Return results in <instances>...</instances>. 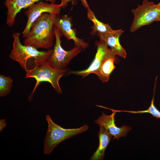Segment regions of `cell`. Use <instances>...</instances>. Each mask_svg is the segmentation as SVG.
<instances>
[{"instance_id": "cell-3", "label": "cell", "mask_w": 160, "mask_h": 160, "mask_svg": "<svg viewBox=\"0 0 160 160\" xmlns=\"http://www.w3.org/2000/svg\"><path fill=\"white\" fill-rule=\"evenodd\" d=\"M46 119L48 127L44 140V153L49 155L60 143L77 135L87 131L88 126L84 124L79 128L65 129L55 123L50 116L47 115Z\"/></svg>"}, {"instance_id": "cell-9", "label": "cell", "mask_w": 160, "mask_h": 160, "mask_svg": "<svg viewBox=\"0 0 160 160\" xmlns=\"http://www.w3.org/2000/svg\"><path fill=\"white\" fill-rule=\"evenodd\" d=\"M72 19L66 15L60 16L57 15L54 25L60 30L62 35L66 37L68 40H73L75 46L81 47L85 49L89 46V44L84 42L82 39L76 36V30L72 28Z\"/></svg>"}, {"instance_id": "cell-19", "label": "cell", "mask_w": 160, "mask_h": 160, "mask_svg": "<svg viewBox=\"0 0 160 160\" xmlns=\"http://www.w3.org/2000/svg\"><path fill=\"white\" fill-rule=\"evenodd\" d=\"M5 119L0 120V132H1L3 130L4 128L7 126Z\"/></svg>"}, {"instance_id": "cell-21", "label": "cell", "mask_w": 160, "mask_h": 160, "mask_svg": "<svg viewBox=\"0 0 160 160\" xmlns=\"http://www.w3.org/2000/svg\"><path fill=\"white\" fill-rule=\"evenodd\" d=\"M159 4H160V2L159 3H158Z\"/></svg>"}, {"instance_id": "cell-4", "label": "cell", "mask_w": 160, "mask_h": 160, "mask_svg": "<svg viewBox=\"0 0 160 160\" xmlns=\"http://www.w3.org/2000/svg\"><path fill=\"white\" fill-rule=\"evenodd\" d=\"M68 71L66 68L58 69L54 68L49 65L47 61L28 70L26 72L25 78H34L36 81L34 89L29 96L28 100L30 101L32 100L35 90L39 84L43 81L50 83L57 93L62 94L59 81L62 77L68 73Z\"/></svg>"}, {"instance_id": "cell-1", "label": "cell", "mask_w": 160, "mask_h": 160, "mask_svg": "<svg viewBox=\"0 0 160 160\" xmlns=\"http://www.w3.org/2000/svg\"><path fill=\"white\" fill-rule=\"evenodd\" d=\"M57 15L43 13L33 23L25 38L23 44L36 49H49L53 46L55 34L54 24Z\"/></svg>"}, {"instance_id": "cell-13", "label": "cell", "mask_w": 160, "mask_h": 160, "mask_svg": "<svg viewBox=\"0 0 160 160\" xmlns=\"http://www.w3.org/2000/svg\"><path fill=\"white\" fill-rule=\"evenodd\" d=\"M98 133L99 144L97 150L91 156L90 160H102L104 159L105 149L110 142L112 135L104 126H100Z\"/></svg>"}, {"instance_id": "cell-10", "label": "cell", "mask_w": 160, "mask_h": 160, "mask_svg": "<svg viewBox=\"0 0 160 160\" xmlns=\"http://www.w3.org/2000/svg\"><path fill=\"white\" fill-rule=\"evenodd\" d=\"M109 109L112 111V113L111 115H108L102 112V115L100 116L94 122L99 126H105L112 135L113 137V139H116L117 140H118L120 137H126L127 135L128 132L132 128L125 125L120 127H117L115 124V115L116 112L115 110Z\"/></svg>"}, {"instance_id": "cell-11", "label": "cell", "mask_w": 160, "mask_h": 160, "mask_svg": "<svg viewBox=\"0 0 160 160\" xmlns=\"http://www.w3.org/2000/svg\"><path fill=\"white\" fill-rule=\"evenodd\" d=\"M44 0L53 4L56 1V0H5L4 4L7 9V24L9 27L13 26L17 15L22 9L27 8L36 2Z\"/></svg>"}, {"instance_id": "cell-16", "label": "cell", "mask_w": 160, "mask_h": 160, "mask_svg": "<svg viewBox=\"0 0 160 160\" xmlns=\"http://www.w3.org/2000/svg\"><path fill=\"white\" fill-rule=\"evenodd\" d=\"M13 80L9 76L0 75V97H4L11 90Z\"/></svg>"}, {"instance_id": "cell-15", "label": "cell", "mask_w": 160, "mask_h": 160, "mask_svg": "<svg viewBox=\"0 0 160 160\" xmlns=\"http://www.w3.org/2000/svg\"><path fill=\"white\" fill-rule=\"evenodd\" d=\"M87 17L93 24L92 27V31L91 34L92 36L96 34L97 32L105 33L113 31L108 23H104L99 21L96 18L94 12L89 8L87 9Z\"/></svg>"}, {"instance_id": "cell-2", "label": "cell", "mask_w": 160, "mask_h": 160, "mask_svg": "<svg viewBox=\"0 0 160 160\" xmlns=\"http://www.w3.org/2000/svg\"><path fill=\"white\" fill-rule=\"evenodd\" d=\"M20 35L17 32L12 35L13 38L12 49L9 57L13 60L17 62L26 72L28 70L46 62L51 56L53 49L39 51L33 47L23 45L20 40Z\"/></svg>"}, {"instance_id": "cell-8", "label": "cell", "mask_w": 160, "mask_h": 160, "mask_svg": "<svg viewBox=\"0 0 160 160\" xmlns=\"http://www.w3.org/2000/svg\"><path fill=\"white\" fill-rule=\"evenodd\" d=\"M95 45L97 47V52L93 60L89 67L83 70L70 71L68 73V75L74 74L81 76L82 78L91 73L97 75L104 60L113 55L111 49L108 48V46L104 41L101 40L96 41Z\"/></svg>"}, {"instance_id": "cell-17", "label": "cell", "mask_w": 160, "mask_h": 160, "mask_svg": "<svg viewBox=\"0 0 160 160\" xmlns=\"http://www.w3.org/2000/svg\"><path fill=\"white\" fill-rule=\"evenodd\" d=\"M154 95L151 100V103L148 108L147 110L137 111H119V112H125L134 114L148 113L151 114L153 117L160 119V111L155 107L154 104Z\"/></svg>"}, {"instance_id": "cell-6", "label": "cell", "mask_w": 160, "mask_h": 160, "mask_svg": "<svg viewBox=\"0 0 160 160\" xmlns=\"http://www.w3.org/2000/svg\"><path fill=\"white\" fill-rule=\"evenodd\" d=\"M134 15L130 31L133 32L141 27L148 25L156 21L160 17V4H156L152 2L144 0L141 5L132 9Z\"/></svg>"}, {"instance_id": "cell-12", "label": "cell", "mask_w": 160, "mask_h": 160, "mask_svg": "<svg viewBox=\"0 0 160 160\" xmlns=\"http://www.w3.org/2000/svg\"><path fill=\"white\" fill-rule=\"evenodd\" d=\"M124 32V31L120 29L113 30L110 32H97L96 35L100 38V40L104 41L108 46L110 47L113 55H118L125 59L127 53L119 41V37Z\"/></svg>"}, {"instance_id": "cell-7", "label": "cell", "mask_w": 160, "mask_h": 160, "mask_svg": "<svg viewBox=\"0 0 160 160\" xmlns=\"http://www.w3.org/2000/svg\"><path fill=\"white\" fill-rule=\"evenodd\" d=\"M61 4H49L41 1L29 7L24 12V14L27 17V21L24 30L22 33L25 38L30 30L31 27L35 21L43 13L59 15L61 8Z\"/></svg>"}, {"instance_id": "cell-18", "label": "cell", "mask_w": 160, "mask_h": 160, "mask_svg": "<svg viewBox=\"0 0 160 160\" xmlns=\"http://www.w3.org/2000/svg\"><path fill=\"white\" fill-rule=\"evenodd\" d=\"M61 2V7L64 9L67 6L69 2L72 1L73 0H60ZM82 4L83 6L87 9L89 8L86 0H81Z\"/></svg>"}, {"instance_id": "cell-5", "label": "cell", "mask_w": 160, "mask_h": 160, "mask_svg": "<svg viewBox=\"0 0 160 160\" xmlns=\"http://www.w3.org/2000/svg\"><path fill=\"white\" fill-rule=\"evenodd\" d=\"M54 29L55 43L52 52L47 62L52 68L63 69L65 68L72 59L82 51V48L75 46L70 50H64L61 45V38L63 36L62 33L59 29L54 25Z\"/></svg>"}, {"instance_id": "cell-14", "label": "cell", "mask_w": 160, "mask_h": 160, "mask_svg": "<svg viewBox=\"0 0 160 160\" xmlns=\"http://www.w3.org/2000/svg\"><path fill=\"white\" fill-rule=\"evenodd\" d=\"M117 62H118V60L113 55L106 58L103 62L97 75L103 82L108 81L111 73L116 68L114 63Z\"/></svg>"}, {"instance_id": "cell-20", "label": "cell", "mask_w": 160, "mask_h": 160, "mask_svg": "<svg viewBox=\"0 0 160 160\" xmlns=\"http://www.w3.org/2000/svg\"><path fill=\"white\" fill-rule=\"evenodd\" d=\"M159 21H160V18H159Z\"/></svg>"}]
</instances>
